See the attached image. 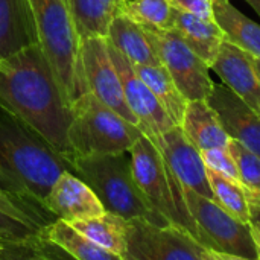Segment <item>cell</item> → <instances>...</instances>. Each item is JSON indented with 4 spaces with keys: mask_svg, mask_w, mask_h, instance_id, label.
I'll use <instances>...</instances> for the list:
<instances>
[{
    "mask_svg": "<svg viewBox=\"0 0 260 260\" xmlns=\"http://www.w3.org/2000/svg\"><path fill=\"white\" fill-rule=\"evenodd\" d=\"M0 108L20 117L70 161L72 107L37 41L0 59Z\"/></svg>",
    "mask_w": 260,
    "mask_h": 260,
    "instance_id": "cell-1",
    "label": "cell"
},
{
    "mask_svg": "<svg viewBox=\"0 0 260 260\" xmlns=\"http://www.w3.org/2000/svg\"><path fill=\"white\" fill-rule=\"evenodd\" d=\"M66 169L70 171L66 157L20 117L0 108V192L49 212L46 197Z\"/></svg>",
    "mask_w": 260,
    "mask_h": 260,
    "instance_id": "cell-2",
    "label": "cell"
},
{
    "mask_svg": "<svg viewBox=\"0 0 260 260\" xmlns=\"http://www.w3.org/2000/svg\"><path fill=\"white\" fill-rule=\"evenodd\" d=\"M29 6L37 43L72 107L76 98L88 91L81 61V37L72 11L66 0H29Z\"/></svg>",
    "mask_w": 260,
    "mask_h": 260,
    "instance_id": "cell-3",
    "label": "cell"
},
{
    "mask_svg": "<svg viewBox=\"0 0 260 260\" xmlns=\"http://www.w3.org/2000/svg\"><path fill=\"white\" fill-rule=\"evenodd\" d=\"M128 152L73 155L70 171L82 178L98 195L105 212L123 219L143 218L154 224H169L142 193L131 169Z\"/></svg>",
    "mask_w": 260,
    "mask_h": 260,
    "instance_id": "cell-4",
    "label": "cell"
},
{
    "mask_svg": "<svg viewBox=\"0 0 260 260\" xmlns=\"http://www.w3.org/2000/svg\"><path fill=\"white\" fill-rule=\"evenodd\" d=\"M133 175L152 209L169 224L190 233L198 242L201 235L189 210L186 192L158 146L145 134L129 148Z\"/></svg>",
    "mask_w": 260,
    "mask_h": 260,
    "instance_id": "cell-5",
    "label": "cell"
},
{
    "mask_svg": "<svg viewBox=\"0 0 260 260\" xmlns=\"http://www.w3.org/2000/svg\"><path fill=\"white\" fill-rule=\"evenodd\" d=\"M143 136L142 129L99 101L91 91L72 104L69 143L73 155L128 152Z\"/></svg>",
    "mask_w": 260,
    "mask_h": 260,
    "instance_id": "cell-6",
    "label": "cell"
},
{
    "mask_svg": "<svg viewBox=\"0 0 260 260\" xmlns=\"http://www.w3.org/2000/svg\"><path fill=\"white\" fill-rule=\"evenodd\" d=\"M189 210L198 225L201 244L219 260H259L248 224H244L215 200L184 189Z\"/></svg>",
    "mask_w": 260,
    "mask_h": 260,
    "instance_id": "cell-7",
    "label": "cell"
},
{
    "mask_svg": "<svg viewBox=\"0 0 260 260\" xmlns=\"http://www.w3.org/2000/svg\"><path fill=\"white\" fill-rule=\"evenodd\" d=\"M125 260H219L190 233L172 224L126 219Z\"/></svg>",
    "mask_w": 260,
    "mask_h": 260,
    "instance_id": "cell-8",
    "label": "cell"
},
{
    "mask_svg": "<svg viewBox=\"0 0 260 260\" xmlns=\"http://www.w3.org/2000/svg\"><path fill=\"white\" fill-rule=\"evenodd\" d=\"M160 64L169 72L178 90L187 101L209 99L215 82L210 67L174 30L143 26Z\"/></svg>",
    "mask_w": 260,
    "mask_h": 260,
    "instance_id": "cell-9",
    "label": "cell"
},
{
    "mask_svg": "<svg viewBox=\"0 0 260 260\" xmlns=\"http://www.w3.org/2000/svg\"><path fill=\"white\" fill-rule=\"evenodd\" d=\"M81 61L88 91L113 108L128 122L139 126L136 116L129 110L122 81L110 55L107 37H87L81 40Z\"/></svg>",
    "mask_w": 260,
    "mask_h": 260,
    "instance_id": "cell-10",
    "label": "cell"
},
{
    "mask_svg": "<svg viewBox=\"0 0 260 260\" xmlns=\"http://www.w3.org/2000/svg\"><path fill=\"white\" fill-rule=\"evenodd\" d=\"M108 46L111 59L122 81L126 104L136 116L142 133L155 143L163 133H166L177 123L169 117V114L165 111L161 104L149 90V87L136 73L133 64L110 43Z\"/></svg>",
    "mask_w": 260,
    "mask_h": 260,
    "instance_id": "cell-11",
    "label": "cell"
},
{
    "mask_svg": "<svg viewBox=\"0 0 260 260\" xmlns=\"http://www.w3.org/2000/svg\"><path fill=\"white\" fill-rule=\"evenodd\" d=\"M155 145L184 189L213 200V192L207 177V166L203 160L201 151L189 140L180 125L163 133Z\"/></svg>",
    "mask_w": 260,
    "mask_h": 260,
    "instance_id": "cell-12",
    "label": "cell"
},
{
    "mask_svg": "<svg viewBox=\"0 0 260 260\" xmlns=\"http://www.w3.org/2000/svg\"><path fill=\"white\" fill-rule=\"evenodd\" d=\"M46 207L67 222L99 216L105 212L93 189L76 174L66 169L46 197Z\"/></svg>",
    "mask_w": 260,
    "mask_h": 260,
    "instance_id": "cell-13",
    "label": "cell"
},
{
    "mask_svg": "<svg viewBox=\"0 0 260 260\" xmlns=\"http://www.w3.org/2000/svg\"><path fill=\"white\" fill-rule=\"evenodd\" d=\"M230 139L260 155V116L225 84H216L209 96Z\"/></svg>",
    "mask_w": 260,
    "mask_h": 260,
    "instance_id": "cell-14",
    "label": "cell"
},
{
    "mask_svg": "<svg viewBox=\"0 0 260 260\" xmlns=\"http://www.w3.org/2000/svg\"><path fill=\"white\" fill-rule=\"evenodd\" d=\"M210 69L221 78L222 84L260 116V76L248 53L224 41Z\"/></svg>",
    "mask_w": 260,
    "mask_h": 260,
    "instance_id": "cell-15",
    "label": "cell"
},
{
    "mask_svg": "<svg viewBox=\"0 0 260 260\" xmlns=\"http://www.w3.org/2000/svg\"><path fill=\"white\" fill-rule=\"evenodd\" d=\"M171 29H174L209 67L215 62L222 43L227 41L225 34L213 18H204L175 8H172Z\"/></svg>",
    "mask_w": 260,
    "mask_h": 260,
    "instance_id": "cell-16",
    "label": "cell"
},
{
    "mask_svg": "<svg viewBox=\"0 0 260 260\" xmlns=\"http://www.w3.org/2000/svg\"><path fill=\"white\" fill-rule=\"evenodd\" d=\"M56 216L0 192V239L20 241L37 236Z\"/></svg>",
    "mask_w": 260,
    "mask_h": 260,
    "instance_id": "cell-17",
    "label": "cell"
},
{
    "mask_svg": "<svg viewBox=\"0 0 260 260\" xmlns=\"http://www.w3.org/2000/svg\"><path fill=\"white\" fill-rule=\"evenodd\" d=\"M180 126L200 151L229 146L230 136L207 99L189 101Z\"/></svg>",
    "mask_w": 260,
    "mask_h": 260,
    "instance_id": "cell-18",
    "label": "cell"
},
{
    "mask_svg": "<svg viewBox=\"0 0 260 260\" xmlns=\"http://www.w3.org/2000/svg\"><path fill=\"white\" fill-rule=\"evenodd\" d=\"M35 41L29 0H0V59Z\"/></svg>",
    "mask_w": 260,
    "mask_h": 260,
    "instance_id": "cell-19",
    "label": "cell"
},
{
    "mask_svg": "<svg viewBox=\"0 0 260 260\" xmlns=\"http://www.w3.org/2000/svg\"><path fill=\"white\" fill-rule=\"evenodd\" d=\"M107 40L131 64H140V66L160 64V59L155 55L154 47L143 26L134 21L125 12H119L111 20Z\"/></svg>",
    "mask_w": 260,
    "mask_h": 260,
    "instance_id": "cell-20",
    "label": "cell"
},
{
    "mask_svg": "<svg viewBox=\"0 0 260 260\" xmlns=\"http://www.w3.org/2000/svg\"><path fill=\"white\" fill-rule=\"evenodd\" d=\"M213 20L225 34V40L253 58H260V24L235 8L230 0H212Z\"/></svg>",
    "mask_w": 260,
    "mask_h": 260,
    "instance_id": "cell-21",
    "label": "cell"
},
{
    "mask_svg": "<svg viewBox=\"0 0 260 260\" xmlns=\"http://www.w3.org/2000/svg\"><path fill=\"white\" fill-rule=\"evenodd\" d=\"M126 0H69V6L82 38L107 37L111 20L122 12Z\"/></svg>",
    "mask_w": 260,
    "mask_h": 260,
    "instance_id": "cell-22",
    "label": "cell"
},
{
    "mask_svg": "<svg viewBox=\"0 0 260 260\" xmlns=\"http://www.w3.org/2000/svg\"><path fill=\"white\" fill-rule=\"evenodd\" d=\"M78 232L87 236L90 241L105 248L107 251L117 256L119 260H125L126 254V219L104 212L99 216L79 219L70 222Z\"/></svg>",
    "mask_w": 260,
    "mask_h": 260,
    "instance_id": "cell-23",
    "label": "cell"
},
{
    "mask_svg": "<svg viewBox=\"0 0 260 260\" xmlns=\"http://www.w3.org/2000/svg\"><path fill=\"white\" fill-rule=\"evenodd\" d=\"M41 236L64 250L72 259L78 260H119L117 256L99 247L81 232H78L70 222L56 218L44 225Z\"/></svg>",
    "mask_w": 260,
    "mask_h": 260,
    "instance_id": "cell-24",
    "label": "cell"
},
{
    "mask_svg": "<svg viewBox=\"0 0 260 260\" xmlns=\"http://www.w3.org/2000/svg\"><path fill=\"white\" fill-rule=\"evenodd\" d=\"M136 73L142 78V81L149 87V90L154 93L157 101L161 104L165 111L169 114V117L180 125L187 99L183 96V93L178 90L175 81L169 75V72L161 66H140V64H133Z\"/></svg>",
    "mask_w": 260,
    "mask_h": 260,
    "instance_id": "cell-25",
    "label": "cell"
},
{
    "mask_svg": "<svg viewBox=\"0 0 260 260\" xmlns=\"http://www.w3.org/2000/svg\"><path fill=\"white\" fill-rule=\"evenodd\" d=\"M207 177L210 183V189L213 192V200L232 213L235 218L242 221L244 224L250 222V203L244 187L215 171L207 169Z\"/></svg>",
    "mask_w": 260,
    "mask_h": 260,
    "instance_id": "cell-26",
    "label": "cell"
},
{
    "mask_svg": "<svg viewBox=\"0 0 260 260\" xmlns=\"http://www.w3.org/2000/svg\"><path fill=\"white\" fill-rule=\"evenodd\" d=\"M229 151L235 158L239 183L247 193L248 203L260 204V155L233 139L229 142Z\"/></svg>",
    "mask_w": 260,
    "mask_h": 260,
    "instance_id": "cell-27",
    "label": "cell"
},
{
    "mask_svg": "<svg viewBox=\"0 0 260 260\" xmlns=\"http://www.w3.org/2000/svg\"><path fill=\"white\" fill-rule=\"evenodd\" d=\"M122 12L142 26L171 29L172 6L169 0H126Z\"/></svg>",
    "mask_w": 260,
    "mask_h": 260,
    "instance_id": "cell-28",
    "label": "cell"
},
{
    "mask_svg": "<svg viewBox=\"0 0 260 260\" xmlns=\"http://www.w3.org/2000/svg\"><path fill=\"white\" fill-rule=\"evenodd\" d=\"M201 155H203V160H204L207 169L215 171V172L239 183L238 168H236V163H235L232 152L229 151V146L204 149V151H201Z\"/></svg>",
    "mask_w": 260,
    "mask_h": 260,
    "instance_id": "cell-29",
    "label": "cell"
},
{
    "mask_svg": "<svg viewBox=\"0 0 260 260\" xmlns=\"http://www.w3.org/2000/svg\"><path fill=\"white\" fill-rule=\"evenodd\" d=\"M169 3L175 9L192 12L204 18H213L212 0H169Z\"/></svg>",
    "mask_w": 260,
    "mask_h": 260,
    "instance_id": "cell-30",
    "label": "cell"
},
{
    "mask_svg": "<svg viewBox=\"0 0 260 260\" xmlns=\"http://www.w3.org/2000/svg\"><path fill=\"white\" fill-rule=\"evenodd\" d=\"M251 238L257 248L260 260V204H250V222H248Z\"/></svg>",
    "mask_w": 260,
    "mask_h": 260,
    "instance_id": "cell-31",
    "label": "cell"
},
{
    "mask_svg": "<svg viewBox=\"0 0 260 260\" xmlns=\"http://www.w3.org/2000/svg\"><path fill=\"white\" fill-rule=\"evenodd\" d=\"M254 11H256V14L260 17V0H245Z\"/></svg>",
    "mask_w": 260,
    "mask_h": 260,
    "instance_id": "cell-32",
    "label": "cell"
},
{
    "mask_svg": "<svg viewBox=\"0 0 260 260\" xmlns=\"http://www.w3.org/2000/svg\"><path fill=\"white\" fill-rule=\"evenodd\" d=\"M251 59H253V64H254V67H256V70H257V73H259L260 76V58H253L251 56Z\"/></svg>",
    "mask_w": 260,
    "mask_h": 260,
    "instance_id": "cell-33",
    "label": "cell"
},
{
    "mask_svg": "<svg viewBox=\"0 0 260 260\" xmlns=\"http://www.w3.org/2000/svg\"><path fill=\"white\" fill-rule=\"evenodd\" d=\"M66 2H67V5H69V0H66ZM69 8H70V6H69Z\"/></svg>",
    "mask_w": 260,
    "mask_h": 260,
    "instance_id": "cell-34",
    "label": "cell"
},
{
    "mask_svg": "<svg viewBox=\"0 0 260 260\" xmlns=\"http://www.w3.org/2000/svg\"><path fill=\"white\" fill-rule=\"evenodd\" d=\"M0 245H2V239H0Z\"/></svg>",
    "mask_w": 260,
    "mask_h": 260,
    "instance_id": "cell-35",
    "label": "cell"
},
{
    "mask_svg": "<svg viewBox=\"0 0 260 260\" xmlns=\"http://www.w3.org/2000/svg\"><path fill=\"white\" fill-rule=\"evenodd\" d=\"M6 195H8V193H6Z\"/></svg>",
    "mask_w": 260,
    "mask_h": 260,
    "instance_id": "cell-36",
    "label": "cell"
}]
</instances>
